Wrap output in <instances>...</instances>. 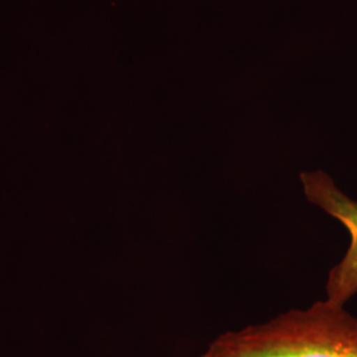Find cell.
Returning <instances> with one entry per match:
<instances>
[{
	"label": "cell",
	"instance_id": "cell-1",
	"mask_svg": "<svg viewBox=\"0 0 357 357\" xmlns=\"http://www.w3.org/2000/svg\"><path fill=\"white\" fill-rule=\"evenodd\" d=\"M202 357H357V318L344 306L323 299L225 332Z\"/></svg>",
	"mask_w": 357,
	"mask_h": 357
},
{
	"label": "cell",
	"instance_id": "cell-2",
	"mask_svg": "<svg viewBox=\"0 0 357 357\" xmlns=\"http://www.w3.org/2000/svg\"><path fill=\"white\" fill-rule=\"evenodd\" d=\"M301 183L307 200L348 231V249L340 262L330 270L326 283V301L345 306L357 294V200L342 191L323 171L302 172Z\"/></svg>",
	"mask_w": 357,
	"mask_h": 357
}]
</instances>
